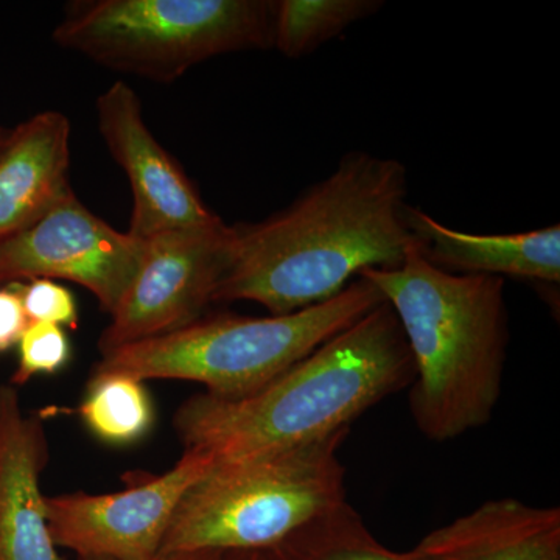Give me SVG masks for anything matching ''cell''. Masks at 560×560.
<instances>
[{
  "label": "cell",
  "instance_id": "cell-3",
  "mask_svg": "<svg viewBox=\"0 0 560 560\" xmlns=\"http://www.w3.org/2000/svg\"><path fill=\"white\" fill-rule=\"evenodd\" d=\"M396 313L415 364L412 420L427 440L447 442L481 429L501 396L508 346L504 279L456 275L430 264L412 243L396 268H370Z\"/></svg>",
  "mask_w": 560,
  "mask_h": 560
},
{
  "label": "cell",
  "instance_id": "cell-18",
  "mask_svg": "<svg viewBox=\"0 0 560 560\" xmlns=\"http://www.w3.org/2000/svg\"><path fill=\"white\" fill-rule=\"evenodd\" d=\"M20 363L10 385L21 386L36 375L57 374L70 360V342L65 329L50 323L28 324L20 342Z\"/></svg>",
  "mask_w": 560,
  "mask_h": 560
},
{
  "label": "cell",
  "instance_id": "cell-17",
  "mask_svg": "<svg viewBox=\"0 0 560 560\" xmlns=\"http://www.w3.org/2000/svg\"><path fill=\"white\" fill-rule=\"evenodd\" d=\"M382 7L381 0H280L272 47L291 60L307 57Z\"/></svg>",
  "mask_w": 560,
  "mask_h": 560
},
{
  "label": "cell",
  "instance_id": "cell-4",
  "mask_svg": "<svg viewBox=\"0 0 560 560\" xmlns=\"http://www.w3.org/2000/svg\"><path fill=\"white\" fill-rule=\"evenodd\" d=\"M382 302L371 280L357 278L331 300L289 315L202 316L183 329L110 350L94 372L201 383L210 396L241 399Z\"/></svg>",
  "mask_w": 560,
  "mask_h": 560
},
{
  "label": "cell",
  "instance_id": "cell-2",
  "mask_svg": "<svg viewBox=\"0 0 560 560\" xmlns=\"http://www.w3.org/2000/svg\"><path fill=\"white\" fill-rule=\"evenodd\" d=\"M412 381L407 338L385 301L249 396L190 397L175 429L186 451L205 453L213 467L232 466L350 430Z\"/></svg>",
  "mask_w": 560,
  "mask_h": 560
},
{
  "label": "cell",
  "instance_id": "cell-23",
  "mask_svg": "<svg viewBox=\"0 0 560 560\" xmlns=\"http://www.w3.org/2000/svg\"><path fill=\"white\" fill-rule=\"evenodd\" d=\"M11 130L9 128L0 127V147L5 143V140L9 139Z\"/></svg>",
  "mask_w": 560,
  "mask_h": 560
},
{
  "label": "cell",
  "instance_id": "cell-10",
  "mask_svg": "<svg viewBox=\"0 0 560 560\" xmlns=\"http://www.w3.org/2000/svg\"><path fill=\"white\" fill-rule=\"evenodd\" d=\"M98 131L130 179L135 208L128 234L147 241L162 232L223 221L208 209L194 183L151 135L138 94L117 81L97 98Z\"/></svg>",
  "mask_w": 560,
  "mask_h": 560
},
{
  "label": "cell",
  "instance_id": "cell-22",
  "mask_svg": "<svg viewBox=\"0 0 560 560\" xmlns=\"http://www.w3.org/2000/svg\"><path fill=\"white\" fill-rule=\"evenodd\" d=\"M224 560H268L264 551L226 552Z\"/></svg>",
  "mask_w": 560,
  "mask_h": 560
},
{
  "label": "cell",
  "instance_id": "cell-5",
  "mask_svg": "<svg viewBox=\"0 0 560 560\" xmlns=\"http://www.w3.org/2000/svg\"><path fill=\"white\" fill-rule=\"evenodd\" d=\"M341 430L265 458L212 467L187 490L160 555L267 551L346 501Z\"/></svg>",
  "mask_w": 560,
  "mask_h": 560
},
{
  "label": "cell",
  "instance_id": "cell-9",
  "mask_svg": "<svg viewBox=\"0 0 560 560\" xmlns=\"http://www.w3.org/2000/svg\"><path fill=\"white\" fill-rule=\"evenodd\" d=\"M145 243L109 226L70 194L31 228L0 243V285L62 279L113 313L130 289Z\"/></svg>",
  "mask_w": 560,
  "mask_h": 560
},
{
  "label": "cell",
  "instance_id": "cell-14",
  "mask_svg": "<svg viewBox=\"0 0 560 560\" xmlns=\"http://www.w3.org/2000/svg\"><path fill=\"white\" fill-rule=\"evenodd\" d=\"M407 223L430 264L456 275L511 276L539 282L560 280V226L485 235L456 231L408 206Z\"/></svg>",
  "mask_w": 560,
  "mask_h": 560
},
{
  "label": "cell",
  "instance_id": "cell-7",
  "mask_svg": "<svg viewBox=\"0 0 560 560\" xmlns=\"http://www.w3.org/2000/svg\"><path fill=\"white\" fill-rule=\"evenodd\" d=\"M232 241L234 230L223 221L143 241L138 275L98 341L102 355L202 318L230 265Z\"/></svg>",
  "mask_w": 560,
  "mask_h": 560
},
{
  "label": "cell",
  "instance_id": "cell-15",
  "mask_svg": "<svg viewBox=\"0 0 560 560\" xmlns=\"http://www.w3.org/2000/svg\"><path fill=\"white\" fill-rule=\"evenodd\" d=\"M264 552L268 560H412L407 552L390 551L375 539L348 501Z\"/></svg>",
  "mask_w": 560,
  "mask_h": 560
},
{
  "label": "cell",
  "instance_id": "cell-1",
  "mask_svg": "<svg viewBox=\"0 0 560 560\" xmlns=\"http://www.w3.org/2000/svg\"><path fill=\"white\" fill-rule=\"evenodd\" d=\"M407 197L400 161L350 151L285 209L232 226L213 302L253 301L289 315L331 300L364 270L399 267L415 243Z\"/></svg>",
  "mask_w": 560,
  "mask_h": 560
},
{
  "label": "cell",
  "instance_id": "cell-11",
  "mask_svg": "<svg viewBox=\"0 0 560 560\" xmlns=\"http://www.w3.org/2000/svg\"><path fill=\"white\" fill-rule=\"evenodd\" d=\"M47 458L40 419L22 411L16 386H0V560H62L40 492Z\"/></svg>",
  "mask_w": 560,
  "mask_h": 560
},
{
  "label": "cell",
  "instance_id": "cell-12",
  "mask_svg": "<svg viewBox=\"0 0 560 560\" xmlns=\"http://www.w3.org/2000/svg\"><path fill=\"white\" fill-rule=\"evenodd\" d=\"M70 124L46 110L22 121L0 147V243L27 230L72 194Z\"/></svg>",
  "mask_w": 560,
  "mask_h": 560
},
{
  "label": "cell",
  "instance_id": "cell-20",
  "mask_svg": "<svg viewBox=\"0 0 560 560\" xmlns=\"http://www.w3.org/2000/svg\"><path fill=\"white\" fill-rule=\"evenodd\" d=\"M28 324L22 307L20 283L0 287V352L16 346Z\"/></svg>",
  "mask_w": 560,
  "mask_h": 560
},
{
  "label": "cell",
  "instance_id": "cell-8",
  "mask_svg": "<svg viewBox=\"0 0 560 560\" xmlns=\"http://www.w3.org/2000/svg\"><path fill=\"white\" fill-rule=\"evenodd\" d=\"M212 467L205 453L186 451L171 470L139 477L120 492L46 497L51 539L79 559L156 558L180 500Z\"/></svg>",
  "mask_w": 560,
  "mask_h": 560
},
{
  "label": "cell",
  "instance_id": "cell-6",
  "mask_svg": "<svg viewBox=\"0 0 560 560\" xmlns=\"http://www.w3.org/2000/svg\"><path fill=\"white\" fill-rule=\"evenodd\" d=\"M270 0H86L72 2L54 40L117 72L160 83L234 51L271 49Z\"/></svg>",
  "mask_w": 560,
  "mask_h": 560
},
{
  "label": "cell",
  "instance_id": "cell-21",
  "mask_svg": "<svg viewBox=\"0 0 560 560\" xmlns=\"http://www.w3.org/2000/svg\"><path fill=\"white\" fill-rule=\"evenodd\" d=\"M226 552L221 551H194V552H165L150 560H224ZM79 560H105V559H79Z\"/></svg>",
  "mask_w": 560,
  "mask_h": 560
},
{
  "label": "cell",
  "instance_id": "cell-19",
  "mask_svg": "<svg viewBox=\"0 0 560 560\" xmlns=\"http://www.w3.org/2000/svg\"><path fill=\"white\" fill-rule=\"evenodd\" d=\"M20 283L22 307L28 323H50L75 330L79 308L72 293L50 279H33Z\"/></svg>",
  "mask_w": 560,
  "mask_h": 560
},
{
  "label": "cell",
  "instance_id": "cell-16",
  "mask_svg": "<svg viewBox=\"0 0 560 560\" xmlns=\"http://www.w3.org/2000/svg\"><path fill=\"white\" fill-rule=\"evenodd\" d=\"M86 429L109 445H131L150 433L154 407L142 381L116 372H92L79 407Z\"/></svg>",
  "mask_w": 560,
  "mask_h": 560
},
{
  "label": "cell",
  "instance_id": "cell-13",
  "mask_svg": "<svg viewBox=\"0 0 560 560\" xmlns=\"http://www.w3.org/2000/svg\"><path fill=\"white\" fill-rule=\"evenodd\" d=\"M412 560H560V510L517 499L490 500L431 530Z\"/></svg>",
  "mask_w": 560,
  "mask_h": 560
}]
</instances>
